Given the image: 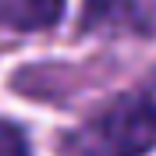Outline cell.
<instances>
[{"instance_id":"6da1fadb","label":"cell","mask_w":156,"mask_h":156,"mask_svg":"<svg viewBox=\"0 0 156 156\" xmlns=\"http://www.w3.org/2000/svg\"><path fill=\"white\" fill-rule=\"evenodd\" d=\"M153 146L156 103L142 92L110 99L60 142L64 156H146Z\"/></svg>"},{"instance_id":"7a4b0ae2","label":"cell","mask_w":156,"mask_h":156,"mask_svg":"<svg viewBox=\"0 0 156 156\" xmlns=\"http://www.w3.org/2000/svg\"><path fill=\"white\" fill-rule=\"evenodd\" d=\"M82 29L103 36H156V0H85Z\"/></svg>"},{"instance_id":"3957f363","label":"cell","mask_w":156,"mask_h":156,"mask_svg":"<svg viewBox=\"0 0 156 156\" xmlns=\"http://www.w3.org/2000/svg\"><path fill=\"white\" fill-rule=\"evenodd\" d=\"M64 14V0H0V29L43 32L53 29Z\"/></svg>"},{"instance_id":"277c9868","label":"cell","mask_w":156,"mask_h":156,"mask_svg":"<svg viewBox=\"0 0 156 156\" xmlns=\"http://www.w3.org/2000/svg\"><path fill=\"white\" fill-rule=\"evenodd\" d=\"M0 156H32L25 131L14 121H4V117H0Z\"/></svg>"}]
</instances>
